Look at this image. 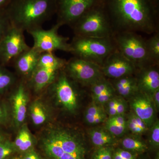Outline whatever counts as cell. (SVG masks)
I'll return each instance as SVG.
<instances>
[{"label":"cell","mask_w":159,"mask_h":159,"mask_svg":"<svg viewBox=\"0 0 159 159\" xmlns=\"http://www.w3.org/2000/svg\"><path fill=\"white\" fill-rule=\"evenodd\" d=\"M102 4L114 34L159 31V3L154 0H102Z\"/></svg>","instance_id":"obj_1"},{"label":"cell","mask_w":159,"mask_h":159,"mask_svg":"<svg viewBox=\"0 0 159 159\" xmlns=\"http://www.w3.org/2000/svg\"><path fill=\"white\" fill-rule=\"evenodd\" d=\"M5 10L11 25L28 32L56 14V4L55 0H11Z\"/></svg>","instance_id":"obj_2"},{"label":"cell","mask_w":159,"mask_h":159,"mask_svg":"<svg viewBox=\"0 0 159 159\" xmlns=\"http://www.w3.org/2000/svg\"><path fill=\"white\" fill-rule=\"evenodd\" d=\"M43 148L53 159H84L86 149L79 135L59 126L51 125L42 134Z\"/></svg>","instance_id":"obj_3"},{"label":"cell","mask_w":159,"mask_h":159,"mask_svg":"<svg viewBox=\"0 0 159 159\" xmlns=\"http://www.w3.org/2000/svg\"><path fill=\"white\" fill-rule=\"evenodd\" d=\"M71 28L74 36L80 37L110 38L114 34L102 1L84 13Z\"/></svg>","instance_id":"obj_4"},{"label":"cell","mask_w":159,"mask_h":159,"mask_svg":"<svg viewBox=\"0 0 159 159\" xmlns=\"http://www.w3.org/2000/svg\"><path fill=\"white\" fill-rule=\"evenodd\" d=\"M71 53L101 66L110 54L116 49L112 37L92 38L74 36Z\"/></svg>","instance_id":"obj_5"},{"label":"cell","mask_w":159,"mask_h":159,"mask_svg":"<svg viewBox=\"0 0 159 159\" xmlns=\"http://www.w3.org/2000/svg\"><path fill=\"white\" fill-rule=\"evenodd\" d=\"M112 37L117 50L137 69L155 64L152 61L148 54L146 39L139 33L119 32L114 33Z\"/></svg>","instance_id":"obj_6"},{"label":"cell","mask_w":159,"mask_h":159,"mask_svg":"<svg viewBox=\"0 0 159 159\" xmlns=\"http://www.w3.org/2000/svg\"><path fill=\"white\" fill-rule=\"evenodd\" d=\"M61 25L57 23L49 30L42 28L28 31L34 40L33 48L40 53L54 52L56 51L71 53L70 44L68 43V37L60 35L58 30Z\"/></svg>","instance_id":"obj_7"},{"label":"cell","mask_w":159,"mask_h":159,"mask_svg":"<svg viewBox=\"0 0 159 159\" xmlns=\"http://www.w3.org/2000/svg\"><path fill=\"white\" fill-rule=\"evenodd\" d=\"M63 70L71 79L84 86H90L103 77L99 65L75 56L66 61Z\"/></svg>","instance_id":"obj_8"},{"label":"cell","mask_w":159,"mask_h":159,"mask_svg":"<svg viewBox=\"0 0 159 159\" xmlns=\"http://www.w3.org/2000/svg\"><path fill=\"white\" fill-rule=\"evenodd\" d=\"M57 23L71 27L87 11L102 0H55Z\"/></svg>","instance_id":"obj_9"},{"label":"cell","mask_w":159,"mask_h":159,"mask_svg":"<svg viewBox=\"0 0 159 159\" xmlns=\"http://www.w3.org/2000/svg\"><path fill=\"white\" fill-rule=\"evenodd\" d=\"M24 31L11 25L0 41V65H8L18 56L30 48Z\"/></svg>","instance_id":"obj_10"},{"label":"cell","mask_w":159,"mask_h":159,"mask_svg":"<svg viewBox=\"0 0 159 159\" xmlns=\"http://www.w3.org/2000/svg\"><path fill=\"white\" fill-rule=\"evenodd\" d=\"M75 83L76 82L71 79L62 69L48 88L54 94L60 104L71 112L75 111L77 107Z\"/></svg>","instance_id":"obj_11"},{"label":"cell","mask_w":159,"mask_h":159,"mask_svg":"<svg viewBox=\"0 0 159 159\" xmlns=\"http://www.w3.org/2000/svg\"><path fill=\"white\" fill-rule=\"evenodd\" d=\"M100 67L103 76L111 79L134 75L138 70L117 49L109 55Z\"/></svg>","instance_id":"obj_12"},{"label":"cell","mask_w":159,"mask_h":159,"mask_svg":"<svg viewBox=\"0 0 159 159\" xmlns=\"http://www.w3.org/2000/svg\"><path fill=\"white\" fill-rule=\"evenodd\" d=\"M131 97L134 113L150 127L155 122L156 109L150 95L139 91Z\"/></svg>","instance_id":"obj_13"},{"label":"cell","mask_w":159,"mask_h":159,"mask_svg":"<svg viewBox=\"0 0 159 159\" xmlns=\"http://www.w3.org/2000/svg\"><path fill=\"white\" fill-rule=\"evenodd\" d=\"M41 53L33 47L20 54L13 61V64L17 74L23 79L29 80L37 67Z\"/></svg>","instance_id":"obj_14"},{"label":"cell","mask_w":159,"mask_h":159,"mask_svg":"<svg viewBox=\"0 0 159 159\" xmlns=\"http://www.w3.org/2000/svg\"><path fill=\"white\" fill-rule=\"evenodd\" d=\"M11 95L12 115L15 125L20 126L25 122L27 111V86L24 81L19 83Z\"/></svg>","instance_id":"obj_15"},{"label":"cell","mask_w":159,"mask_h":159,"mask_svg":"<svg viewBox=\"0 0 159 159\" xmlns=\"http://www.w3.org/2000/svg\"><path fill=\"white\" fill-rule=\"evenodd\" d=\"M159 65L152 64L138 69L136 77L139 91L151 94L159 89Z\"/></svg>","instance_id":"obj_16"},{"label":"cell","mask_w":159,"mask_h":159,"mask_svg":"<svg viewBox=\"0 0 159 159\" xmlns=\"http://www.w3.org/2000/svg\"><path fill=\"white\" fill-rule=\"evenodd\" d=\"M60 71L36 67L31 78L27 81V87L36 93L43 90L54 82Z\"/></svg>","instance_id":"obj_17"},{"label":"cell","mask_w":159,"mask_h":159,"mask_svg":"<svg viewBox=\"0 0 159 159\" xmlns=\"http://www.w3.org/2000/svg\"><path fill=\"white\" fill-rule=\"evenodd\" d=\"M112 80L113 82L111 84L114 89L122 97L127 98L132 97L139 91L136 77L134 75Z\"/></svg>","instance_id":"obj_18"},{"label":"cell","mask_w":159,"mask_h":159,"mask_svg":"<svg viewBox=\"0 0 159 159\" xmlns=\"http://www.w3.org/2000/svg\"><path fill=\"white\" fill-rule=\"evenodd\" d=\"M67 61L57 57L53 52L41 54L36 67L52 69L61 70L63 69Z\"/></svg>","instance_id":"obj_19"},{"label":"cell","mask_w":159,"mask_h":159,"mask_svg":"<svg viewBox=\"0 0 159 159\" xmlns=\"http://www.w3.org/2000/svg\"><path fill=\"white\" fill-rule=\"evenodd\" d=\"M89 135L92 143L98 147L107 146L115 142L114 136L106 129H93L89 130Z\"/></svg>","instance_id":"obj_20"},{"label":"cell","mask_w":159,"mask_h":159,"mask_svg":"<svg viewBox=\"0 0 159 159\" xmlns=\"http://www.w3.org/2000/svg\"><path fill=\"white\" fill-rule=\"evenodd\" d=\"M13 144L15 148L22 152H26L32 148L33 140L27 125L22 126Z\"/></svg>","instance_id":"obj_21"},{"label":"cell","mask_w":159,"mask_h":159,"mask_svg":"<svg viewBox=\"0 0 159 159\" xmlns=\"http://www.w3.org/2000/svg\"><path fill=\"white\" fill-rule=\"evenodd\" d=\"M30 113L32 122L36 125L44 124L48 118L47 109L40 101H35L31 103L30 107Z\"/></svg>","instance_id":"obj_22"},{"label":"cell","mask_w":159,"mask_h":159,"mask_svg":"<svg viewBox=\"0 0 159 159\" xmlns=\"http://www.w3.org/2000/svg\"><path fill=\"white\" fill-rule=\"evenodd\" d=\"M17 78L13 73L0 65V94L8 90L16 84Z\"/></svg>","instance_id":"obj_23"},{"label":"cell","mask_w":159,"mask_h":159,"mask_svg":"<svg viewBox=\"0 0 159 159\" xmlns=\"http://www.w3.org/2000/svg\"><path fill=\"white\" fill-rule=\"evenodd\" d=\"M147 50L150 59L153 63H159V32L152 34L148 39H146Z\"/></svg>","instance_id":"obj_24"},{"label":"cell","mask_w":159,"mask_h":159,"mask_svg":"<svg viewBox=\"0 0 159 159\" xmlns=\"http://www.w3.org/2000/svg\"><path fill=\"white\" fill-rule=\"evenodd\" d=\"M123 148L127 151L143 152L147 150L146 144L140 139L133 137H125L122 141Z\"/></svg>","instance_id":"obj_25"},{"label":"cell","mask_w":159,"mask_h":159,"mask_svg":"<svg viewBox=\"0 0 159 159\" xmlns=\"http://www.w3.org/2000/svg\"><path fill=\"white\" fill-rule=\"evenodd\" d=\"M104 113H106V112L102 106L94 102L86 110L84 114V119L88 124L92 125V122L95 117Z\"/></svg>","instance_id":"obj_26"},{"label":"cell","mask_w":159,"mask_h":159,"mask_svg":"<svg viewBox=\"0 0 159 159\" xmlns=\"http://www.w3.org/2000/svg\"><path fill=\"white\" fill-rule=\"evenodd\" d=\"M149 133V142L154 148H159V121L157 120L151 126Z\"/></svg>","instance_id":"obj_27"},{"label":"cell","mask_w":159,"mask_h":159,"mask_svg":"<svg viewBox=\"0 0 159 159\" xmlns=\"http://www.w3.org/2000/svg\"><path fill=\"white\" fill-rule=\"evenodd\" d=\"M105 128L108 131L114 136L120 137L125 133L127 129V126L119 125L107 121Z\"/></svg>","instance_id":"obj_28"},{"label":"cell","mask_w":159,"mask_h":159,"mask_svg":"<svg viewBox=\"0 0 159 159\" xmlns=\"http://www.w3.org/2000/svg\"><path fill=\"white\" fill-rule=\"evenodd\" d=\"M11 26L5 9L0 10V41Z\"/></svg>","instance_id":"obj_29"},{"label":"cell","mask_w":159,"mask_h":159,"mask_svg":"<svg viewBox=\"0 0 159 159\" xmlns=\"http://www.w3.org/2000/svg\"><path fill=\"white\" fill-rule=\"evenodd\" d=\"M15 149L14 144L10 141L4 140L0 143V159H6Z\"/></svg>","instance_id":"obj_30"},{"label":"cell","mask_w":159,"mask_h":159,"mask_svg":"<svg viewBox=\"0 0 159 159\" xmlns=\"http://www.w3.org/2000/svg\"><path fill=\"white\" fill-rule=\"evenodd\" d=\"M115 92L116 91L114 89L113 87H112L104 92L103 93L93 98L94 102L102 106L105 105L111 98L115 96Z\"/></svg>","instance_id":"obj_31"},{"label":"cell","mask_w":159,"mask_h":159,"mask_svg":"<svg viewBox=\"0 0 159 159\" xmlns=\"http://www.w3.org/2000/svg\"><path fill=\"white\" fill-rule=\"evenodd\" d=\"M113 151L112 148L107 146L99 147L94 154L93 159H112Z\"/></svg>","instance_id":"obj_32"},{"label":"cell","mask_w":159,"mask_h":159,"mask_svg":"<svg viewBox=\"0 0 159 159\" xmlns=\"http://www.w3.org/2000/svg\"><path fill=\"white\" fill-rule=\"evenodd\" d=\"M126 126L127 129H128L132 133L134 134H142L145 132V131L139 127L137 125L135 119L134 113L131 114L129 116L128 120L126 121Z\"/></svg>","instance_id":"obj_33"},{"label":"cell","mask_w":159,"mask_h":159,"mask_svg":"<svg viewBox=\"0 0 159 159\" xmlns=\"http://www.w3.org/2000/svg\"><path fill=\"white\" fill-rule=\"evenodd\" d=\"M127 103L122 97H118L116 109L117 115H124L127 110Z\"/></svg>","instance_id":"obj_34"},{"label":"cell","mask_w":159,"mask_h":159,"mask_svg":"<svg viewBox=\"0 0 159 159\" xmlns=\"http://www.w3.org/2000/svg\"><path fill=\"white\" fill-rule=\"evenodd\" d=\"M107 121L120 125H126V120L124 115H117L115 116L110 117Z\"/></svg>","instance_id":"obj_35"},{"label":"cell","mask_w":159,"mask_h":159,"mask_svg":"<svg viewBox=\"0 0 159 159\" xmlns=\"http://www.w3.org/2000/svg\"><path fill=\"white\" fill-rule=\"evenodd\" d=\"M22 159H41L38 154L33 148L25 152Z\"/></svg>","instance_id":"obj_36"},{"label":"cell","mask_w":159,"mask_h":159,"mask_svg":"<svg viewBox=\"0 0 159 159\" xmlns=\"http://www.w3.org/2000/svg\"><path fill=\"white\" fill-rule=\"evenodd\" d=\"M149 95H150L151 97L156 111H158L159 109V89Z\"/></svg>","instance_id":"obj_37"},{"label":"cell","mask_w":159,"mask_h":159,"mask_svg":"<svg viewBox=\"0 0 159 159\" xmlns=\"http://www.w3.org/2000/svg\"><path fill=\"white\" fill-rule=\"evenodd\" d=\"M117 151L123 159H135L134 155L129 151L118 149Z\"/></svg>","instance_id":"obj_38"},{"label":"cell","mask_w":159,"mask_h":159,"mask_svg":"<svg viewBox=\"0 0 159 159\" xmlns=\"http://www.w3.org/2000/svg\"><path fill=\"white\" fill-rule=\"evenodd\" d=\"M11 1V0H0V10L5 9Z\"/></svg>","instance_id":"obj_39"},{"label":"cell","mask_w":159,"mask_h":159,"mask_svg":"<svg viewBox=\"0 0 159 159\" xmlns=\"http://www.w3.org/2000/svg\"><path fill=\"white\" fill-rule=\"evenodd\" d=\"M4 117V112L2 107L0 104V122L2 121Z\"/></svg>","instance_id":"obj_40"},{"label":"cell","mask_w":159,"mask_h":159,"mask_svg":"<svg viewBox=\"0 0 159 159\" xmlns=\"http://www.w3.org/2000/svg\"><path fill=\"white\" fill-rule=\"evenodd\" d=\"M123 159L122 158L121 156L119 154L118 152L116 151V152H114L113 154V159Z\"/></svg>","instance_id":"obj_41"},{"label":"cell","mask_w":159,"mask_h":159,"mask_svg":"<svg viewBox=\"0 0 159 159\" xmlns=\"http://www.w3.org/2000/svg\"><path fill=\"white\" fill-rule=\"evenodd\" d=\"M4 141V137L2 134L0 133V143Z\"/></svg>","instance_id":"obj_42"},{"label":"cell","mask_w":159,"mask_h":159,"mask_svg":"<svg viewBox=\"0 0 159 159\" xmlns=\"http://www.w3.org/2000/svg\"><path fill=\"white\" fill-rule=\"evenodd\" d=\"M12 159H22L21 158L18 157H15Z\"/></svg>","instance_id":"obj_43"},{"label":"cell","mask_w":159,"mask_h":159,"mask_svg":"<svg viewBox=\"0 0 159 159\" xmlns=\"http://www.w3.org/2000/svg\"><path fill=\"white\" fill-rule=\"evenodd\" d=\"M154 1L157 2L159 3V0H154Z\"/></svg>","instance_id":"obj_44"}]
</instances>
